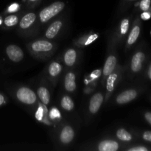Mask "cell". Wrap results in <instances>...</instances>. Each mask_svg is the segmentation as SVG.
Here are the masks:
<instances>
[{
  "instance_id": "cell-17",
  "label": "cell",
  "mask_w": 151,
  "mask_h": 151,
  "mask_svg": "<svg viewBox=\"0 0 151 151\" xmlns=\"http://www.w3.org/2000/svg\"><path fill=\"white\" fill-rule=\"evenodd\" d=\"M62 71V66L59 62L53 61L49 66L48 72L52 78H56L60 75Z\"/></svg>"
},
{
  "instance_id": "cell-12",
  "label": "cell",
  "mask_w": 151,
  "mask_h": 151,
  "mask_svg": "<svg viewBox=\"0 0 151 151\" xmlns=\"http://www.w3.org/2000/svg\"><path fill=\"white\" fill-rule=\"evenodd\" d=\"M97 149L100 151H116L119 149V144L114 140H103L99 143Z\"/></svg>"
},
{
  "instance_id": "cell-16",
  "label": "cell",
  "mask_w": 151,
  "mask_h": 151,
  "mask_svg": "<svg viewBox=\"0 0 151 151\" xmlns=\"http://www.w3.org/2000/svg\"><path fill=\"white\" fill-rule=\"evenodd\" d=\"M118 74L116 72H112L106 78V89L109 93H111L115 88V84L117 81Z\"/></svg>"
},
{
  "instance_id": "cell-7",
  "label": "cell",
  "mask_w": 151,
  "mask_h": 151,
  "mask_svg": "<svg viewBox=\"0 0 151 151\" xmlns=\"http://www.w3.org/2000/svg\"><path fill=\"white\" fill-rule=\"evenodd\" d=\"M137 91L134 89H128L122 91L116 98V103L119 105H124L132 101L137 97Z\"/></svg>"
},
{
  "instance_id": "cell-4",
  "label": "cell",
  "mask_w": 151,
  "mask_h": 151,
  "mask_svg": "<svg viewBox=\"0 0 151 151\" xmlns=\"http://www.w3.org/2000/svg\"><path fill=\"white\" fill-rule=\"evenodd\" d=\"M30 47L32 51L35 53H47L52 50L53 44L46 40H38L32 42Z\"/></svg>"
},
{
  "instance_id": "cell-31",
  "label": "cell",
  "mask_w": 151,
  "mask_h": 151,
  "mask_svg": "<svg viewBox=\"0 0 151 151\" xmlns=\"http://www.w3.org/2000/svg\"><path fill=\"white\" fill-rule=\"evenodd\" d=\"M4 103H5V97H4V96L2 94L0 93V106L4 105Z\"/></svg>"
},
{
  "instance_id": "cell-13",
  "label": "cell",
  "mask_w": 151,
  "mask_h": 151,
  "mask_svg": "<svg viewBox=\"0 0 151 151\" xmlns=\"http://www.w3.org/2000/svg\"><path fill=\"white\" fill-rule=\"evenodd\" d=\"M65 89L69 92H73L76 89V77L72 72H68L64 78Z\"/></svg>"
},
{
  "instance_id": "cell-18",
  "label": "cell",
  "mask_w": 151,
  "mask_h": 151,
  "mask_svg": "<svg viewBox=\"0 0 151 151\" xmlns=\"http://www.w3.org/2000/svg\"><path fill=\"white\" fill-rule=\"evenodd\" d=\"M60 105H61V107L67 111H71L73 110L74 107H75L74 101L69 96H63L62 97Z\"/></svg>"
},
{
  "instance_id": "cell-29",
  "label": "cell",
  "mask_w": 151,
  "mask_h": 151,
  "mask_svg": "<svg viewBox=\"0 0 151 151\" xmlns=\"http://www.w3.org/2000/svg\"><path fill=\"white\" fill-rule=\"evenodd\" d=\"M151 16L150 13H147V12L145 11L141 15V18L143 19V20H148L149 19H150Z\"/></svg>"
},
{
  "instance_id": "cell-5",
  "label": "cell",
  "mask_w": 151,
  "mask_h": 151,
  "mask_svg": "<svg viewBox=\"0 0 151 151\" xmlns=\"http://www.w3.org/2000/svg\"><path fill=\"white\" fill-rule=\"evenodd\" d=\"M116 63H117V59L114 55H110L108 56L103 69V79H106L109 75L114 72Z\"/></svg>"
},
{
  "instance_id": "cell-34",
  "label": "cell",
  "mask_w": 151,
  "mask_h": 151,
  "mask_svg": "<svg viewBox=\"0 0 151 151\" xmlns=\"http://www.w3.org/2000/svg\"><path fill=\"white\" fill-rule=\"evenodd\" d=\"M2 23H3V21H2V19H1V16H0V26H1V24H2Z\"/></svg>"
},
{
  "instance_id": "cell-14",
  "label": "cell",
  "mask_w": 151,
  "mask_h": 151,
  "mask_svg": "<svg viewBox=\"0 0 151 151\" xmlns=\"http://www.w3.org/2000/svg\"><path fill=\"white\" fill-rule=\"evenodd\" d=\"M77 60V52L75 49H69L65 52L63 56L64 63L67 66H72Z\"/></svg>"
},
{
  "instance_id": "cell-33",
  "label": "cell",
  "mask_w": 151,
  "mask_h": 151,
  "mask_svg": "<svg viewBox=\"0 0 151 151\" xmlns=\"http://www.w3.org/2000/svg\"><path fill=\"white\" fill-rule=\"evenodd\" d=\"M28 1L31 3H35V2H36V1H39V0H28Z\"/></svg>"
},
{
  "instance_id": "cell-24",
  "label": "cell",
  "mask_w": 151,
  "mask_h": 151,
  "mask_svg": "<svg viewBox=\"0 0 151 151\" xmlns=\"http://www.w3.org/2000/svg\"><path fill=\"white\" fill-rule=\"evenodd\" d=\"M150 7V0H142L140 2V8L143 11H147Z\"/></svg>"
},
{
  "instance_id": "cell-19",
  "label": "cell",
  "mask_w": 151,
  "mask_h": 151,
  "mask_svg": "<svg viewBox=\"0 0 151 151\" xmlns=\"http://www.w3.org/2000/svg\"><path fill=\"white\" fill-rule=\"evenodd\" d=\"M140 33V28L139 26H135L133 27L132 30L130 32L128 35V41H127V44L128 46H131L134 44L137 41V38H139V35Z\"/></svg>"
},
{
  "instance_id": "cell-27",
  "label": "cell",
  "mask_w": 151,
  "mask_h": 151,
  "mask_svg": "<svg viewBox=\"0 0 151 151\" xmlns=\"http://www.w3.org/2000/svg\"><path fill=\"white\" fill-rule=\"evenodd\" d=\"M147 148L142 146H138V147H134L132 148L128 149V151H147Z\"/></svg>"
},
{
  "instance_id": "cell-3",
  "label": "cell",
  "mask_w": 151,
  "mask_h": 151,
  "mask_svg": "<svg viewBox=\"0 0 151 151\" xmlns=\"http://www.w3.org/2000/svg\"><path fill=\"white\" fill-rule=\"evenodd\" d=\"M5 53L7 58L14 63H19L24 58V52L19 46L10 44L5 49Z\"/></svg>"
},
{
  "instance_id": "cell-32",
  "label": "cell",
  "mask_w": 151,
  "mask_h": 151,
  "mask_svg": "<svg viewBox=\"0 0 151 151\" xmlns=\"http://www.w3.org/2000/svg\"><path fill=\"white\" fill-rule=\"evenodd\" d=\"M148 75H149V78L151 79V66L150 67V69H149V72H148Z\"/></svg>"
},
{
  "instance_id": "cell-28",
  "label": "cell",
  "mask_w": 151,
  "mask_h": 151,
  "mask_svg": "<svg viewBox=\"0 0 151 151\" xmlns=\"http://www.w3.org/2000/svg\"><path fill=\"white\" fill-rule=\"evenodd\" d=\"M142 137L146 141L151 142V131H146V132H145Z\"/></svg>"
},
{
  "instance_id": "cell-23",
  "label": "cell",
  "mask_w": 151,
  "mask_h": 151,
  "mask_svg": "<svg viewBox=\"0 0 151 151\" xmlns=\"http://www.w3.org/2000/svg\"><path fill=\"white\" fill-rule=\"evenodd\" d=\"M20 8V5H19V3H13L10 5H9L7 8V13H16Z\"/></svg>"
},
{
  "instance_id": "cell-26",
  "label": "cell",
  "mask_w": 151,
  "mask_h": 151,
  "mask_svg": "<svg viewBox=\"0 0 151 151\" xmlns=\"http://www.w3.org/2000/svg\"><path fill=\"white\" fill-rule=\"evenodd\" d=\"M43 116H44V109L41 106L38 108V111H37L36 114H35V117L38 120H41L42 119Z\"/></svg>"
},
{
  "instance_id": "cell-20",
  "label": "cell",
  "mask_w": 151,
  "mask_h": 151,
  "mask_svg": "<svg viewBox=\"0 0 151 151\" xmlns=\"http://www.w3.org/2000/svg\"><path fill=\"white\" fill-rule=\"evenodd\" d=\"M116 136L118 139L123 142H129L132 139V136L124 128H119L116 131Z\"/></svg>"
},
{
  "instance_id": "cell-15",
  "label": "cell",
  "mask_w": 151,
  "mask_h": 151,
  "mask_svg": "<svg viewBox=\"0 0 151 151\" xmlns=\"http://www.w3.org/2000/svg\"><path fill=\"white\" fill-rule=\"evenodd\" d=\"M37 94L42 103L45 106L50 104V93L46 87L41 86L37 90Z\"/></svg>"
},
{
  "instance_id": "cell-11",
  "label": "cell",
  "mask_w": 151,
  "mask_h": 151,
  "mask_svg": "<svg viewBox=\"0 0 151 151\" xmlns=\"http://www.w3.org/2000/svg\"><path fill=\"white\" fill-rule=\"evenodd\" d=\"M36 15L34 13H28L21 19L19 22V27L22 29H27L35 23Z\"/></svg>"
},
{
  "instance_id": "cell-22",
  "label": "cell",
  "mask_w": 151,
  "mask_h": 151,
  "mask_svg": "<svg viewBox=\"0 0 151 151\" xmlns=\"http://www.w3.org/2000/svg\"><path fill=\"white\" fill-rule=\"evenodd\" d=\"M129 29V19H124L121 21L120 26H119V32L122 35H125L128 32Z\"/></svg>"
},
{
  "instance_id": "cell-6",
  "label": "cell",
  "mask_w": 151,
  "mask_h": 151,
  "mask_svg": "<svg viewBox=\"0 0 151 151\" xmlns=\"http://www.w3.org/2000/svg\"><path fill=\"white\" fill-rule=\"evenodd\" d=\"M104 100V96L102 93L97 92L91 97L88 109L91 114H96L99 111Z\"/></svg>"
},
{
  "instance_id": "cell-35",
  "label": "cell",
  "mask_w": 151,
  "mask_h": 151,
  "mask_svg": "<svg viewBox=\"0 0 151 151\" xmlns=\"http://www.w3.org/2000/svg\"><path fill=\"white\" fill-rule=\"evenodd\" d=\"M128 1H134V0H128Z\"/></svg>"
},
{
  "instance_id": "cell-2",
  "label": "cell",
  "mask_w": 151,
  "mask_h": 151,
  "mask_svg": "<svg viewBox=\"0 0 151 151\" xmlns=\"http://www.w3.org/2000/svg\"><path fill=\"white\" fill-rule=\"evenodd\" d=\"M16 97L19 101L26 105H32L36 102L37 95L32 89L26 86L20 87L16 92Z\"/></svg>"
},
{
  "instance_id": "cell-1",
  "label": "cell",
  "mask_w": 151,
  "mask_h": 151,
  "mask_svg": "<svg viewBox=\"0 0 151 151\" xmlns=\"http://www.w3.org/2000/svg\"><path fill=\"white\" fill-rule=\"evenodd\" d=\"M64 7L65 3L63 1H57L52 3L51 4L47 6L40 11L39 15H38L40 21L42 23L49 22L50 19L59 14L64 9Z\"/></svg>"
},
{
  "instance_id": "cell-21",
  "label": "cell",
  "mask_w": 151,
  "mask_h": 151,
  "mask_svg": "<svg viewBox=\"0 0 151 151\" xmlns=\"http://www.w3.org/2000/svg\"><path fill=\"white\" fill-rule=\"evenodd\" d=\"M18 22H19V18L14 14L9 15L3 21L4 26L7 27H12L16 26Z\"/></svg>"
},
{
  "instance_id": "cell-9",
  "label": "cell",
  "mask_w": 151,
  "mask_h": 151,
  "mask_svg": "<svg viewBox=\"0 0 151 151\" xmlns=\"http://www.w3.org/2000/svg\"><path fill=\"white\" fill-rule=\"evenodd\" d=\"M75 137V131L69 125H66L61 130L60 134V140L63 144L67 145L72 142Z\"/></svg>"
},
{
  "instance_id": "cell-30",
  "label": "cell",
  "mask_w": 151,
  "mask_h": 151,
  "mask_svg": "<svg viewBox=\"0 0 151 151\" xmlns=\"http://www.w3.org/2000/svg\"><path fill=\"white\" fill-rule=\"evenodd\" d=\"M145 119L149 122V123L151 125V113L150 112H147L145 114Z\"/></svg>"
},
{
  "instance_id": "cell-10",
  "label": "cell",
  "mask_w": 151,
  "mask_h": 151,
  "mask_svg": "<svg viewBox=\"0 0 151 151\" xmlns=\"http://www.w3.org/2000/svg\"><path fill=\"white\" fill-rule=\"evenodd\" d=\"M145 57V54L142 52H138L134 54L131 60V70L133 72H138L141 70Z\"/></svg>"
},
{
  "instance_id": "cell-25",
  "label": "cell",
  "mask_w": 151,
  "mask_h": 151,
  "mask_svg": "<svg viewBox=\"0 0 151 151\" xmlns=\"http://www.w3.org/2000/svg\"><path fill=\"white\" fill-rule=\"evenodd\" d=\"M50 117L52 119H56L58 118H60V113L57 109L53 108L50 112Z\"/></svg>"
},
{
  "instance_id": "cell-8",
  "label": "cell",
  "mask_w": 151,
  "mask_h": 151,
  "mask_svg": "<svg viewBox=\"0 0 151 151\" xmlns=\"http://www.w3.org/2000/svg\"><path fill=\"white\" fill-rule=\"evenodd\" d=\"M62 27H63V22L62 21H55L47 28L44 35H45V37L47 39H53L59 33L60 30L61 29Z\"/></svg>"
}]
</instances>
